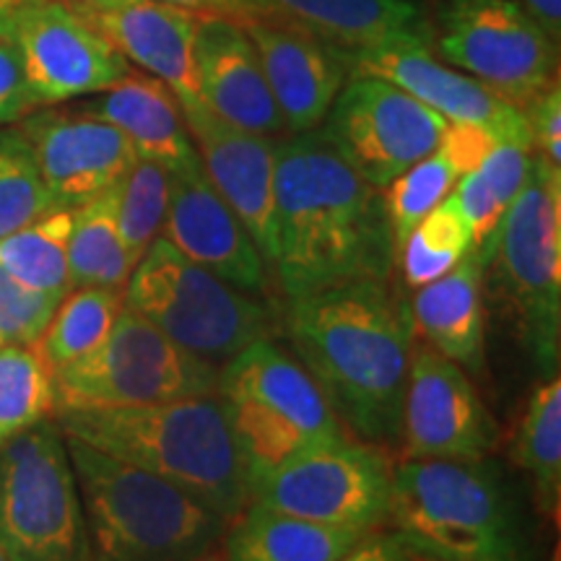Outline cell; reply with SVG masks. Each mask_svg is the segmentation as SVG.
<instances>
[{"label": "cell", "mask_w": 561, "mask_h": 561, "mask_svg": "<svg viewBox=\"0 0 561 561\" xmlns=\"http://www.w3.org/2000/svg\"><path fill=\"white\" fill-rule=\"evenodd\" d=\"M16 128L30 140L55 208H76L115 187L138 153L115 125L87 110H42Z\"/></svg>", "instance_id": "obj_16"}, {"label": "cell", "mask_w": 561, "mask_h": 561, "mask_svg": "<svg viewBox=\"0 0 561 561\" xmlns=\"http://www.w3.org/2000/svg\"><path fill=\"white\" fill-rule=\"evenodd\" d=\"M55 413L53 371L32 346L0 348V447Z\"/></svg>", "instance_id": "obj_31"}, {"label": "cell", "mask_w": 561, "mask_h": 561, "mask_svg": "<svg viewBox=\"0 0 561 561\" xmlns=\"http://www.w3.org/2000/svg\"><path fill=\"white\" fill-rule=\"evenodd\" d=\"M354 76H377L396 83L413 100L437 112L447 123H473L486 128L496 140L533 144L525 112L502 100L486 83L455 70L430 53V47L392 45L354 53L343 58Z\"/></svg>", "instance_id": "obj_19"}, {"label": "cell", "mask_w": 561, "mask_h": 561, "mask_svg": "<svg viewBox=\"0 0 561 561\" xmlns=\"http://www.w3.org/2000/svg\"><path fill=\"white\" fill-rule=\"evenodd\" d=\"M60 299L26 289L0 265V348L34 346Z\"/></svg>", "instance_id": "obj_36"}, {"label": "cell", "mask_w": 561, "mask_h": 561, "mask_svg": "<svg viewBox=\"0 0 561 561\" xmlns=\"http://www.w3.org/2000/svg\"><path fill=\"white\" fill-rule=\"evenodd\" d=\"M530 164L533 144H525V140H496L494 149L479 164L481 178L502 210H507L510 203L523 191L530 174Z\"/></svg>", "instance_id": "obj_39"}, {"label": "cell", "mask_w": 561, "mask_h": 561, "mask_svg": "<svg viewBox=\"0 0 561 561\" xmlns=\"http://www.w3.org/2000/svg\"><path fill=\"white\" fill-rule=\"evenodd\" d=\"M193 146L210 185L234 210L255 242L263 261L273 265L276 231H273V187H276V140L273 136L234 128L216 117L206 104L182 110Z\"/></svg>", "instance_id": "obj_20"}, {"label": "cell", "mask_w": 561, "mask_h": 561, "mask_svg": "<svg viewBox=\"0 0 561 561\" xmlns=\"http://www.w3.org/2000/svg\"><path fill=\"white\" fill-rule=\"evenodd\" d=\"M136 263L125 252L115 219V187L73 208L68 240L70 291L83 286L125 289Z\"/></svg>", "instance_id": "obj_28"}, {"label": "cell", "mask_w": 561, "mask_h": 561, "mask_svg": "<svg viewBox=\"0 0 561 561\" xmlns=\"http://www.w3.org/2000/svg\"><path fill=\"white\" fill-rule=\"evenodd\" d=\"M53 385L55 413L136 409L216 396L219 367L195 359L125 307L110 339L83 359L53 371Z\"/></svg>", "instance_id": "obj_10"}, {"label": "cell", "mask_w": 561, "mask_h": 561, "mask_svg": "<svg viewBox=\"0 0 561 561\" xmlns=\"http://www.w3.org/2000/svg\"><path fill=\"white\" fill-rule=\"evenodd\" d=\"M494 144L496 138L486 128H481V125L447 123L437 149L450 159V164L458 170V174H466L479 170V164L494 149Z\"/></svg>", "instance_id": "obj_41"}, {"label": "cell", "mask_w": 561, "mask_h": 561, "mask_svg": "<svg viewBox=\"0 0 561 561\" xmlns=\"http://www.w3.org/2000/svg\"><path fill=\"white\" fill-rule=\"evenodd\" d=\"M70 9L94 26L125 60L170 87L182 110L201 107L193 53L198 13L161 0H100L70 3Z\"/></svg>", "instance_id": "obj_18"}, {"label": "cell", "mask_w": 561, "mask_h": 561, "mask_svg": "<svg viewBox=\"0 0 561 561\" xmlns=\"http://www.w3.org/2000/svg\"><path fill=\"white\" fill-rule=\"evenodd\" d=\"M70 227L73 208H53L37 221L0 237V265L26 289L62 299L70 291Z\"/></svg>", "instance_id": "obj_30"}, {"label": "cell", "mask_w": 561, "mask_h": 561, "mask_svg": "<svg viewBox=\"0 0 561 561\" xmlns=\"http://www.w3.org/2000/svg\"><path fill=\"white\" fill-rule=\"evenodd\" d=\"M525 112V121H528L533 149L549 161L551 167L561 170V91L559 83H553L551 89H546L541 96H536Z\"/></svg>", "instance_id": "obj_40"}, {"label": "cell", "mask_w": 561, "mask_h": 561, "mask_svg": "<svg viewBox=\"0 0 561 561\" xmlns=\"http://www.w3.org/2000/svg\"><path fill=\"white\" fill-rule=\"evenodd\" d=\"M66 447L87 523L89 561H193L224 536L227 523L174 483L81 439L66 437Z\"/></svg>", "instance_id": "obj_5"}, {"label": "cell", "mask_w": 561, "mask_h": 561, "mask_svg": "<svg viewBox=\"0 0 561 561\" xmlns=\"http://www.w3.org/2000/svg\"><path fill=\"white\" fill-rule=\"evenodd\" d=\"M483 261L471 250L450 273L419 286L411 305L413 331L468 371L483 369Z\"/></svg>", "instance_id": "obj_25"}, {"label": "cell", "mask_w": 561, "mask_h": 561, "mask_svg": "<svg viewBox=\"0 0 561 561\" xmlns=\"http://www.w3.org/2000/svg\"><path fill=\"white\" fill-rule=\"evenodd\" d=\"M193 53L203 104L216 117L257 136L286 130L265 81L261 55L240 21L198 16Z\"/></svg>", "instance_id": "obj_22"}, {"label": "cell", "mask_w": 561, "mask_h": 561, "mask_svg": "<svg viewBox=\"0 0 561 561\" xmlns=\"http://www.w3.org/2000/svg\"><path fill=\"white\" fill-rule=\"evenodd\" d=\"M385 523L421 561H523V530L500 468L398 460Z\"/></svg>", "instance_id": "obj_4"}, {"label": "cell", "mask_w": 561, "mask_h": 561, "mask_svg": "<svg viewBox=\"0 0 561 561\" xmlns=\"http://www.w3.org/2000/svg\"><path fill=\"white\" fill-rule=\"evenodd\" d=\"M369 533V530H367ZM364 530L331 528L250 502L227 536V561H335Z\"/></svg>", "instance_id": "obj_26"}, {"label": "cell", "mask_w": 561, "mask_h": 561, "mask_svg": "<svg viewBox=\"0 0 561 561\" xmlns=\"http://www.w3.org/2000/svg\"><path fill=\"white\" fill-rule=\"evenodd\" d=\"M244 21L261 19L307 34L348 58L377 47H430L432 26L413 0H242ZM242 24V21H240Z\"/></svg>", "instance_id": "obj_21"}, {"label": "cell", "mask_w": 561, "mask_h": 561, "mask_svg": "<svg viewBox=\"0 0 561 561\" xmlns=\"http://www.w3.org/2000/svg\"><path fill=\"white\" fill-rule=\"evenodd\" d=\"M447 198L453 201V206L458 208L462 221H466L468 229H471L473 250L479 252L481 257L483 252L489 250L491 240H494L496 227H500L504 216L502 206L496 203L494 195H491L489 185L483 182L479 170L460 174Z\"/></svg>", "instance_id": "obj_38"}, {"label": "cell", "mask_w": 561, "mask_h": 561, "mask_svg": "<svg viewBox=\"0 0 561 561\" xmlns=\"http://www.w3.org/2000/svg\"><path fill=\"white\" fill-rule=\"evenodd\" d=\"M471 250V229L462 221L453 201L445 198L411 229L403 248L398 250V257H401L405 280L413 289H419L450 273Z\"/></svg>", "instance_id": "obj_33"}, {"label": "cell", "mask_w": 561, "mask_h": 561, "mask_svg": "<svg viewBox=\"0 0 561 561\" xmlns=\"http://www.w3.org/2000/svg\"><path fill=\"white\" fill-rule=\"evenodd\" d=\"M216 396L227 409L250 476L348 439L310 371L271 339L255 341L224 364Z\"/></svg>", "instance_id": "obj_7"}, {"label": "cell", "mask_w": 561, "mask_h": 561, "mask_svg": "<svg viewBox=\"0 0 561 561\" xmlns=\"http://www.w3.org/2000/svg\"><path fill=\"white\" fill-rule=\"evenodd\" d=\"M458 178L460 174L450 164V159L439 149H434L430 157L416 161L411 170L398 174L388 187H382V203L390 221L396 255L403 248L411 229L450 195Z\"/></svg>", "instance_id": "obj_35"}, {"label": "cell", "mask_w": 561, "mask_h": 561, "mask_svg": "<svg viewBox=\"0 0 561 561\" xmlns=\"http://www.w3.org/2000/svg\"><path fill=\"white\" fill-rule=\"evenodd\" d=\"M37 110L24 68V53L13 13L0 11V125L19 123Z\"/></svg>", "instance_id": "obj_37"}, {"label": "cell", "mask_w": 561, "mask_h": 561, "mask_svg": "<svg viewBox=\"0 0 561 561\" xmlns=\"http://www.w3.org/2000/svg\"><path fill=\"white\" fill-rule=\"evenodd\" d=\"M66 437L187 491L231 525L250 504L248 460L219 396L55 413Z\"/></svg>", "instance_id": "obj_3"}, {"label": "cell", "mask_w": 561, "mask_h": 561, "mask_svg": "<svg viewBox=\"0 0 561 561\" xmlns=\"http://www.w3.org/2000/svg\"><path fill=\"white\" fill-rule=\"evenodd\" d=\"M447 121L377 76H354L335 96L320 136L382 191L437 149Z\"/></svg>", "instance_id": "obj_13"}, {"label": "cell", "mask_w": 561, "mask_h": 561, "mask_svg": "<svg viewBox=\"0 0 561 561\" xmlns=\"http://www.w3.org/2000/svg\"><path fill=\"white\" fill-rule=\"evenodd\" d=\"M53 208L30 140L19 128L0 125V237L37 221Z\"/></svg>", "instance_id": "obj_34"}, {"label": "cell", "mask_w": 561, "mask_h": 561, "mask_svg": "<svg viewBox=\"0 0 561 561\" xmlns=\"http://www.w3.org/2000/svg\"><path fill=\"white\" fill-rule=\"evenodd\" d=\"M0 546L11 561H89L79 486L55 421L0 447Z\"/></svg>", "instance_id": "obj_9"}, {"label": "cell", "mask_w": 561, "mask_h": 561, "mask_svg": "<svg viewBox=\"0 0 561 561\" xmlns=\"http://www.w3.org/2000/svg\"><path fill=\"white\" fill-rule=\"evenodd\" d=\"M515 462L528 473L538 507L559 517L561 502V380L553 375L530 396L515 432Z\"/></svg>", "instance_id": "obj_29"}, {"label": "cell", "mask_w": 561, "mask_h": 561, "mask_svg": "<svg viewBox=\"0 0 561 561\" xmlns=\"http://www.w3.org/2000/svg\"><path fill=\"white\" fill-rule=\"evenodd\" d=\"M161 3L180 5L198 16H227L234 21H244V3L242 0H161Z\"/></svg>", "instance_id": "obj_43"}, {"label": "cell", "mask_w": 561, "mask_h": 561, "mask_svg": "<svg viewBox=\"0 0 561 561\" xmlns=\"http://www.w3.org/2000/svg\"><path fill=\"white\" fill-rule=\"evenodd\" d=\"M193 561H227V559H224L221 551L210 549V551H206V553H201V557H195Z\"/></svg>", "instance_id": "obj_46"}, {"label": "cell", "mask_w": 561, "mask_h": 561, "mask_svg": "<svg viewBox=\"0 0 561 561\" xmlns=\"http://www.w3.org/2000/svg\"><path fill=\"white\" fill-rule=\"evenodd\" d=\"M170 206L161 237L182 255L227 284L261 294L268 284V263L216 187L201 159L170 170Z\"/></svg>", "instance_id": "obj_17"}, {"label": "cell", "mask_w": 561, "mask_h": 561, "mask_svg": "<svg viewBox=\"0 0 561 561\" xmlns=\"http://www.w3.org/2000/svg\"><path fill=\"white\" fill-rule=\"evenodd\" d=\"M496 424L466 369L430 343L411 348L401 411V460H483Z\"/></svg>", "instance_id": "obj_14"}, {"label": "cell", "mask_w": 561, "mask_h": 561, "mask_svg": "<svg viewBox=\"0 0 561 561\" xmlns=\"http://www.w3.org/2000/svg\"><path fill=\"white\" fill-rule=\"evenodd\" d=\"M286 130L310 133L322 125L346 81V62L307 34L273 21H242Z\"/></svg>", "instance_id": "obj_23"}, {"label": "cell", "mask_w": 561, "mask_h": 561, "mask_svg": "<svg viewBox=\"0 0 561 561\" xmlns=\"http://www.w3.org/2000/svg\"><path fill=\"white\" fill-rule=\"evenodd\" d=\"M26 3H32V0H0V11H3V13L16 11V9H21V5H26Z\"/></svg>", "instance_id": "obj_45"}, {"label": "cell", "mask_w": 561, "mask_h": 561, "mask_svg": "<svg viewBox=\"0 0 561 561\" xmlns=\"http://www.w3.org/2000/svg\"><path fill=\"white\" fill-rule=\"evenodd\" d=\"M70 3H100V0H70Z\"/></svg>", "instance_id": "obj_48"}, {"label": "cell", "mask_w": 561, "mask_h": 561, "mask_svg": "<svg viewBox=\"0 0 561 561\" xmlns=\"http://www.w3.org/2000/svg\"><path fill=\"white\" fill-rule=\"evenodd\" d=\"M335 561H421L416 553L405 549L401 538L392 533L369 530L359 543H354Z\"/></svg>", "instance_id": "obj_42"}, {"label": "cell", "mask_w": 561, "mask_h": 561, "mask_svg": "<svg viewBox=\"0 0 561 561\" xmlns=\"http://www.w3.org/2000/svg\"><path fill=\"white\" fill-rule=\"evenodd\" d=\"M392 462L382 447L343 439L250 476V502L331 528L377 530L385 523Z\"/></svg>", "instance_id": "obj_11"}, {"label": "cell", "mask_w": 561, "mask_h": 561, "mask_svg": "<svg viewBox=\"0 0 561 561\" xmlns=\"http://www.w3.org/2000/svg\"><path fill=\"white\" fill-rule=\"evenodd\" d=\"M528 16L557 42L561 32V0H517Z\"/></svg>", "instance_id": "obj_44"}, {"label": "cell", "mask_w": 561, "mask_h": 561, "mask_svg": "<svg viewBox=\"0 0 561 561\" xmlns=\"http://www.w3.org/2000/svg\"><path fill=\"white\" fill-rule=\"evenodd\" d=\"M273 271L291 297L390 278L392 231L382 195L320 133L276 146Z\"/></svg>", "instance_id": "obj_1"}, {"label": "cell", "mask_w": 561, "mask_h": 561, "mask_svg": "<svg viewBox=\"0 0 561 561\" xmlns=\"http://www.w3.org/2000/svg\"><path fill=\"white\" fill-rule=\"evenodd\" d=\"M481 261L496 263L525 348L553 377L561 354V170L541 153H533L528 180Z\"/></svg>", "instance_id": "obj_8"}, {"label": "cell", "mask_w": 561, "mask_h": 561, "mask_svg": "<svg viewBox=\"0 0 561 561\" xmlns=\"http://www.w3.org/2000/svg\"><path fill=\"white\" fill-rule=\"evenodd\" d=\"M432 39L450 66L520 110L557 83V42L517 0H442Z\"/></svg>", "instance_id": "obj_12"}, {"label": "cell", "mask_w": 561, "mask_h": 561, "mask_svg": "<svg viewBox=\"0 0 561 561\" xmlns=\"http://www.w3.org/2000/svg\"><path fill=\"white\" fill-rule=\"evenodd\" d=\"M286 335L351 439L401 445L413 322L380 280L291 297Z\"/></svg>", "instance_id": "obj_2"}, {"label": "cell", "mask_w": 561, "mask_h": 561, "mask_svg": "<svg viewBox=\"0 0 561 561\" xmlns=\"http://www.w3.org/2000/svg\"><path fill=\"white\" fill-rule=\"evenodd\" d=\"M170 206V174L151 159H136L115 185L117 234L133 263L144 257L151 242L161 237Z\"/></svg>", "instance_id": "obj_32"}, {"label": "cell", "mask_w": 561, "mask_h": 561, "mask_svg": "<svg viewBox=\"0 0 561 561\" xmlns=\"http://www.w3.org/2000/svg\"><path fill=\"white\" fill-rule=\"evenodd\" d=\"M0 561H11V559H9V553L3 551V546H0Z\"/></svg>", "instance_id": "obj_47"}, {"label": "cell", "mask_w": 561, "mask_h": 561, "mask_svg": "<svg viewBox=\"0 0 561 561\" xmlns=\"http://www.w3.org/2000/svg\"><path fill=\"white\" fill-rule=\"evenodd\" d=\"M37 107L102 94L130 66L94 26L58 0H32L11 11Z\"/></svg>", "instance_id": "obj_15"}, {"label": "cell", "mask_w": 561, "mask_h": 561, "mask_svg": "<svg viewBox=\"0 0 561 561\" xmlns=\"http://www.w3.org/2000/svg\"><path fill=\"white\" fill-rule=\"evenodd\" d=\"M81 110L115 125L140 159H151L167 172L198 159L178 96L144 70H128L115 87L102 91Z\"/></svg>", "instance_id": "obj_24"}, {"label": "cell", "mask_w": 561, "mask_h": 561, "mask_svg": "<svg viewBox=\"0 0 561 561\" xmlns=\"http://www.w3.org/2000/svg\"><path fill=\"white\" fill-rule=\"evenodd\" d=\"M123 310L125 289L83 286V289L68 291L58 301L45 333L32 348L50 371H58L100 348L110 339Z\"/></svg>", "instance_id": "obj_27"}, {"label": "cell", "mask_w": 561, "mask_h": 561, "mask_svg": "<svg viewBox=\"0 0 561 561\" xmlns=\"http://www.w3.org/2000/svg\"><path fill=\"white\" fill-rule=\"evenodd\" d=\"M125 307L219 369L273 331V314L255 294L201 268L164 237H157L133 268Z\"/></svg>", "instance_id": "obj_6"}]
</instances>
